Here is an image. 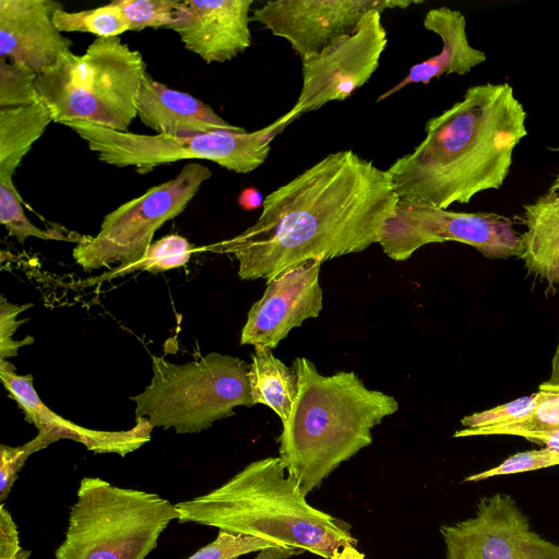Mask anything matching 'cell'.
I'll return each instance as SVG.
<instances>
[{
  "instance_id": "obj_1",
  "label": "cell",
  "mask_w": 559,
  "mask_h": 559,
  "mask_svg": "<svg viewBox=\"0 0 559 559\" xmlns=\"http://www.w3.org/2000/svg\"><path fill=\"white\" fill-rule=\"evenodd\" d=\"M399 199L388 170L342 150L272 191L253 225L209 249L234 255L241 280H269L379 243Z\"/></svg>"
},
{
  "instance_id": "obj_2",
  "label": "cell",
  "mask_w": 559,
  "mask_h": 559,
  "mask_svg": "<svg viewBox=\"0 0 559 559\" xmlns=\"http://www.w3.org/2000/svg\"><path fill=\"white\" fill-rule=\"evenodd\" d=\"M526 117L508 82L468 87L461 100L428 119L423 141L386 169L399 198L448 209L499 189L527 134Z\"/></svg>"
},
{
  "instance_id": "obj_3",
  "label": "cell",
  "mask_w": 559,
  "mask_h": 559,
  "mask_svg": "<svg viewBox=\"0 0 559 559\" xmlns=\"http://www.w3.org/2000/svg\"><path fill=\"white\" fill-rule=\"evenodd\" d=\"M175 507L180 523L260 537L290 555L330 559L335 549L357 545L347 523L307 502L280 456L253 461L222 486Z\"/></svg>"
},
{
  "instance_id": "obj_4",
  "label": "cell",
  "mask_w": 559,
  "mask_h": 559,
  "mask_svg": "<svg viewBox=\"0 0 559 559\" xmlns=\"http://www.w3.org/2000/svg\"><path fill=\"white\" fill-rule=\"evenodd\" d=\"M298 394L277 438L280 457L307 496L343 462L372 443L371 430L399 409V402L368 389L353 371L322 376L297 357Z\"/></svg>"
},
{
  "instance_id": "obj_5",
  "label": "cell",
  "mask_w": 559,
  "mask_h": 559,
  "mask_svg": "<svg viewBox=\"0 0 559 559\" xmlns=\"http://www.w3.org/2000/svg\"><path fill=\"white\" fill-rule=\"evenodd\" d=\"M146 64L139 50L120 37H96L83 55L62 53L40 72L37 92L56 123L83 120L129 131L138 117V102Z\"/></svg>"
},
{
  "instance_id": "obj_6",
  "label": "cell",
  "mask_w": 559,
  "mask_h": 559,
  "mask_svg": "<svg viewBox=\"0 0 559 559\" xmlns=\"http://www.w3.org/2000/svg\"><path fill=\"white\" fill-rule=\"evenodd\" d=\"M56 559H145L179 511L157 493L99 477L80 481Z\"/></svg>"
},
{
  "instance_id": "obj_7",
  "label": "cell",
  "mask_w": 559,
  "mask_h": 559,
  "mask_svg": "<svg viewBox=\"0 0 559 559\" xmlns=\"http://www.w3.org/2000/svg\"><path fill=\"white\" fill-rule=\"evenodd\" d=\"M152 369L150 385L131 400L135 417L146 418L153 428L197 433L233 416L238 406H253L250 364L238 357L210 353L176 365L152 356Z\"/></svg>"
},
{
  "instance_id": "obj_8",
  "label": "cell",
  "mask_w": 559,
  "mask_h": 559,
  "mask_svg": "<svg viewBox=\"0 0 559 559\" xmlns=\"http://www.w3.org/2000/svg\"><path fill=\"white\" fill-rule=\"evenodd\" d=\"M61 124L74 131L100 162L120 168L134 167L140 175L186 159H206L248 174L265 162L272 140L284 131L276 120L251 132L243 129L183 136L118 131L83 120Z\"/></svg>"
},
{
  "instance_id": "obj_9",
  "label": "cell",
  "mask_w": 559,
  "mask_h": 559,
  "mask_svg": "<svg viewBox=\"0 0 559 559\" xmlns=\"http://www.w3.org/2000/svg\"><path fill=\"white\" fill-rule=\"evenodd\" d=\"M211 177L212 170L205 165H185L173 179L153 186L108 213L98 234L85 236L74 247V260L86 271L139 261L155 233L181 214Z\"/></svg>"
},
{
  "instance_id": "obj_10",
  "label": "cell",
  "mask_w": 559,
  "mask_h": 559,
  "mask_svg": "<svg viewBox=\"0 0 559 559\" xmlns=\"http://www.w3.org/2000/svg\"><path fill=\"white\" fill-rule=\"evenodd\" d=\"M445 241L472 246L488 259L519 258L522 250L521 235L506 216L454 212L401 198L379 243L389 258L405 261L426 245Z\"/></svg>"
},
{
  "instance_id": "obj_11",
  "label": "cell",
  "mask_w": 559,
  "mask_h": 559,
  "mask_svg": "<svg viewBox=\"0 0 559 559\" xmlns=\"http://www.w3.org/2000/svg\"><path fill=\"white\" fill-rule=\"evenodd\" d=\"M381 15L380 11L368 12L350 35L301 61L302 84L297 102L276 119L283 130L329 102L345 100L370 80L388 44Z\"/></svg>"
},
{
  "instance_id": "obj_12",
  "label": "cell",
  "mask_w": 559,
  "mask_h": 559,
  "mask_svg": "<svg viewBox=\"0 0 559 559\" xmlns=\"http://www.w3.org/2000/svg\"><path fill=\"white\" fill-rule=\"evenodd\" d=\"M440 533L445 559H559V544L544 538L509 493L481 497L475 514Z\"/></svg>"
},
{
  "instance_id": "obj_13",
  "label": "cell",
  "mask_w": 559,
  "mask_h": 559,
  "mask_svg": "<svg viewBox=\"0 0 559 559\" xmlns=\"http://www.w3.org/2000/svg\"><path fill=\"white\" fill-rule=\"evenodd\" d=\"M421 0H274L252 10L274 36L286 39L305 61L350 35L370 11L406 9Z\"/></svg>"
},
{
  "instance_id": "obj_14",
  "label": "cell",
  "mask_w": 559,
  "mask_h": 559,
  "mask_svg": "<svg viewBox=\"0 0 559 559\" xmlns=\"http://www.w3.org/2000/svg\"><path fill=\"white\" fill-rule=\"evenodd\" d=\"M321 264L316 260L306 261L266 280L262 297L248 312L240 344L274 349L293 329L319 317L323 307L319 283Z\"/></svg>"
},
{
  "instance_id": "obj_15",
  "label": "cell",
  "mask_w": 559,
  "mask_h": 559,
  "mask_svg": "<svg viewBox=\"0 0 559 559\" xmlns=\"http://www.w3.org/2000/svg\"><path fill=\"white\" fill-rule=\"evenodd\" d=\"M252 4L253 0H181L171 29L205 63L227 62L251 46Z\"/></svg>"
},
{
  "instance_id": "obj_16",
  "label": "cell",
  "mask_w": 559,
  "mask_h": 559,
  "mask_svg": "<svg viewBox=\"0 0 559 559\" xmlns=\"http://www.w3.org/2000/svg\"><path fill=\"white\" fill-rule=\"evenodd\" d=\"M0 377L9 396L23 412L25 420L33 424L49 444L60 439H70L95 453H116L124 456L151 440L153 427L146 418L135 417V426L122 431L84 428L56 414L44 404L34 388L32 374L20 376L12 364L0 359Z\"/></svg>"
},
{
  "instance_id": "obj_17",
  "label": "cell",
  "mask_w": 559,
  "mask_h": 559,
  "mask_svg": "<svg viewBox=\"0 0 559 559\" xmlns=\"http://www.w3.org/2000/svg\"><path fill=\"white\" fill-rule=\"evenodd\" d=\"M60 9L52 0H0V59L24 63L38 74L51 68L73 45L53 23Z\"/></svg>"
},
{
  "instance_id": "obj_18",
  "label": "cell",
  "mask_w": 559,
  "mask_h": 559,
  "mask_svg": "<svg viewBox=\"0 0 559 559\" xmlns=\"http://www.w3.org/2000/svg\"><path fill=\"white\" fill-rule=\"evenodd\" d=\"M141 122L166 135H195L216 131H241L197 97L155 81L146 71L138 102Z\"/></svg>"
},
{
  "instance_id": "obj_19",
  "label": "cell",
  "mask_w": 559,
  "mask_h": 559,
  "mask_svg": "<svg viewBox=\"0 0 559 559\" xmlns=\"http://www.w3.org/2000/svg\"><path fill=\"white\" fill-rule=\"evenodd\" d=\"M424 27L441 38V51L414 64L401 82L378 97V103L409 84H428L432 79L443 74L463 75L486 61L485 52L469 44L466 34V20L460 11L448 7L431 9L424 17Z\"/></svg>"
},
{
  "instance_id": "obj_20",
  "label": "cell",
  "mask_w": 559,
  "mask_h": 559,
  "mask_svg": "<svg viewBox=\"0 0 559 559\" xmlns=\"http://www.w3.org/2000/svg\"><path fill=\"white\" fill-rule=\"evenodd\" d=\"M526 231L521 235L523 260L527 271L559 284V191L547 192L523 206Z\"/></svg>"
},
{
  "instance_id": "obj_21",
  "label": "cell",
  "mask_w": 559,
  "mask_h": 559,
  "mask_svg": "<svg viewBox=\"0 0 559 559\" xmlns=\"http://www.w3.org/2000/svg\"><path fill=\"white\" fill-rule=\"evenodd\" d=\"M51 122H55L52 112L43 100L0 109V177L13 178L25 155Z\"/></svg>"
},
{
  "instance_id": "obj_22",
  "label": "cell",
  "mask_w": 559,
  "mask_h": 559,
  "mask_svg": "<svg viewBox=\"0 0 559 559\" xmlns=\"http://www.w3.org/2000/svg\"><path fill=\"white\" fill-rule=\"evenodd\" d=\"M253 405L270 407L284 423L298 394V374L295 369L276 358L266 346H254L249 370Z\"/></svg>"
},
{
  "instance_id": "obj_23",
  "label": "cell",
  "mask_w": 559,
  "mask_h": 559,
  "mask_svg": "<svg viewBox=\"0 0 559 559\" xmlns=\"http://www.w3.org/2000/svg\"><path fill=\"white\" fill-rule=\"evenodd\" d=\"M559 428V385L543 382L538 386L537 401L532 413L507 425L477 429L463 428L453 433L455 438L473 436L509 435L520 437L523 432L546 431Z\"/></svg>"
},
{
  "instance_id": "obj_24",
  "label": "cell",
  "mask_w": 559,
  "mask_h": 559,
  "mask_svg": "<svg viewBox=\"0 0 559 559\" xmlns=\"http://www.w3.org/2000/svg\"><path fill=\"white\" fill-rule=\"evenodd\" d=\"M53 23L61 33H91L99 38L119 37L129 31L128 22L115 1L79 12L58 10Z\"/></svg>"
},
{
  "instance_id": "obj_25",
  "label": "cell",
  "mask_w": 559,
  "mask_h": 559,
  "mask_svg": "<svg viewBox=\"0 0 559 559\" xmlns=\"http://www.w3.org/2000/svg\"><path fill=\"white\" fill-rule=\"evenodd\" d=\"M0 222L8 230L9 236L23 243L29 237L44 240H66L80 243L85 236L64 235L55 229L43 230L34 225L26 216L22 199L12 178L0 177Z\"/></svg>"
},
{
  "instance_id": "obj_26",
  "label": "cell",
  "mask_w": 559,
  "mask_h": 559,
  "mask_svg": "<svg viewBox=\"0 0 559 559\" xmlns=\"http://www.w3.org/2000/svg\"><path fill=\"white\" fill-rule=\"evenodd\" d=\"M192 253V246L179 235H168L151 243L142 259L129 264H119L99 280L123 276L134 271L152 274L185 265Z\"/></svg>"
},
{
  "instance_id": "obj_27",
  "label": "cell",
  "mask_w": 559,
  "mask_h": 559,
  "mask_svg": "<svg viewBox=\"0 0 559 559\" xmlns=\"http://www.w3.org/2000/svg\"><path fill=\"white\" fill-rule=\"evenodd\" d=\"M37 79L38 73L26 64L0 59V109L39 103Z\"/></svg>"
},
{
  "instance_id": "obj_28",
  "label": "cell",
  "mask_w": 559,
  "mask_h": 559,
  "mask_svg": "<svg viewBox=\"0 0 559 559\" xmlns=\"http://www.w3.org/2000/svg\"><path fill=\"white\" fill-rule=\"evenodd\" d=\"M123 13L129 31L169 28L177 22L181 0H115Z\"/></svg>"
},
{
  "instance_id": "obj_29",
  "label": "cell",
  "mask_w": 559,
  "mask_h": 559,
  "mask_svg": "<svg viewBox=\"0 0 559 559\" xmlns=\"http://www.w3.org/2000/svg\"><path fill=\"white\" fill-rule=\"evenodd\" d=\"M263 550L286 552L260 537L219 530L215 540L200 548L187 559H237L242 555Z\"/></svg>"
},
{
  "instance_id": "obj_30",
  "label": "cell",
  "mask_w": 559,
  "mask_h": 559,
  "mask_svg": "<svg viewBox=\"0 0 559 559\" xmlns=\"http://www.w3.org/2000/svg\"><path fill=\"white\" fill-rule=\"evenodd\" d=\"M559 465V451L550 448L518 452L499 465L468 475L464 481H480L491 477L537 471Z\"/></svg>"
},
{
  "instance_id": "obj_31",
  "label": "cell",
  "mask_w": 559,
  "mask_h": 559,
  "mask_svg": "<svg viewBox=\"0 0 559 559\" xmlns=\"http://www.w3.org/2000/svg\"><path fill=\"white\" fill-rule=\"evenodd\" d=\"M536 401L537 392L467 415L461 419V424L468 429L507 425L530 415L536 405Z\"/></svg>"
},
{
  "instance_id": "obj_32",
  "label": "cell",
  "mask_w": 559,
  "mask_h": 559,
  "mask_svg": "<svg viewBox=\"0 0 559 559\" xmlns=\"http://www.w3.org/2000/svg\"><path fill=\"white\" fill-rule=\"evenodd\" d=\"M45 448L47 444L39 435L23 445L2 444L0 447V499L2 503L8 498L17 479L19 472L29 455Z\"/></svg>"
},
{
  "instance_id": "obj_33",
  "label": "cell",
  "mask_w": 559,
  "mask_h": 559,
  "mask_svg": "<svg viewBox=\"0 0 559 559\" xmlns=\"http://www.w3.org/2000/svg\"><path fill=\"white\" fill-rule=\"evenodd\" d=\"M33 307V304L14 305L5 300L2 296L0 301V356L1 359L14 357L17 355L19 348L31 345L34 342L32 336H27L22 341H14L13 333L26 320H17V317L24 310Z\"/></svg>"
},
{
  "instance_id": "obj_34",
  "label": "cell",
  "mask_w": 559,
  "mask_h": 559,
  "mask_svg": "<svg viewBox=\"0 0 559 559\" xmlns=\"http://www.w3.org/2000/svg\"><path fill=\"white\" fill-rule=\"evenodd\" d=\"M19 532L10 512L0 506V559H14L21 551Z\"/></svg>"
},
{
  "instance_id": "obj_35",
  "label": "cell",
  "mask_w": 559,
  "mask_h": 559,
  "mask_svg": "<svg viewBox=\"0 0 559 559\" xmlns=\"http://www.w3.org/2000/svg\"><path fill=\"white\" fill-rule=\"evenodd\" d=\"M527 441L559 451V428L546 431H530L520 435Z\"/></svg>"
},
{
  "instance_id": "obj_36",
  "label": "cell",
  "mask_w": 559,
  "mask_h": 559,
  "mask_svg": "<svg viewBox=\"0 0 559 559\" xmlns=\"http://www.w3.org/2000/svg\"><path fill=\"white\" fill-rule=\"evenodd\" d=\"M264 198L255 188H246L238 198V204L246 211H253L262 207Z\"/></svg>"
},
{
  "instance_id": "obj_37",
  "label": "cell",
  "mask_w": 559,
  "mask_h": 559,
  "mask_svg": "<svg viewBox=\"0 0 559 559\" xmlns=\"http://www.w3.org/2000/svg\"><path fill=\"white\" fill-rule=\"evenodd\" d=\"M330 559H365V555L355 545H345L335 549Z\"/></svg>"
},
{
  "instance_id": "obj_38",
  "label": "cell",
  "mask_w": 559,
  "mask_h": 559,
  "mask_svg": "<svg viewBox=\"0 0 559 559\" xmlns=\"http://www.w3.org/2000/svg\"><path fill=\"white\" fill-rule=\"evenodd\" d=\"M547 383L551 385H559V342L551 361V373Z\"/></svg>"
},
{
  "instance_id": "obj_39",
  "label": "cell",
  "mask_w": 559,
  "mask_h": 559,
  "mask_svg": "<svg viewBox=\"0 0 559 559\" xmlns=\"http://www.w3.org/2000/svg\"><path fill=\"white\" fill-rule=\"evenodd\" d=\"M559 191V173L556 176L555 180L552 181L551 186L549 187L548 192H557Z\"/></svg>"
},
{
  "instance_id": "obj_40",
  "label": "cell",
  "mask_w": 559,
  "mask_h": 559,
  "mask_svg": "<svg viewBox=\"0 0 559 559\" xmlns=\"http://www.w3.org/2000/svg\"><path fill=\"white\" fill-rule=\"evenodd\" d=\"M29 555V550H21L14 559H28Z\"/></svg>"
}]
</instances>
